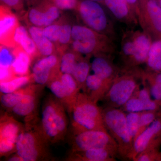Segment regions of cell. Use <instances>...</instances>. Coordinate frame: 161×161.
Here are the masks:
<instances>
[{"label": "cell", "mask_w": 161, "mask_h": 161, "mask_svg": "<svg viewBox=\"0 0 161 161\" xmlns=\"http://www.w3.org/2000/svg\"><path fill=\"white\" fill-rule=\"evenodd\" d=\"M66 112L64 105L53 95H50L44 100L41 120L37 125L50 145L65 140L69 128Z\"/></svg>", "instance_id": "1"}, {"label": "cell", "mask_w": 161, "mask_h": 161, "mask_svg": "<svg viewBox=\"0 0 161 161\" xmlns=\"http://www.w3.org/2000/svg\"><path fill=\"white\" fill-rule=\"evenodd\" d=\"M69 115L72 134L86 130L107 131L102 108L86 93H79Z\"/></svg>", "instance_id": "2"}, {"label": "cell", "mask_w": 161, "mask_h": 161, "mask_svg": "<svg viewBox=\"0 0 161 161\" xmlns=\"http://www.w3.org/2000/svg\"><path fill=\"white\" fill-rule=\"evenodd\" d=\"M102 112L106 129L118 146V158L131 160L133 142L127 127L125 112L111 108H103Z\"/></svg>", "instance_id": "3"}, {"label": "cell", "mask_w": 161, "mask_h": 161, "mask_svg": "<svg viewBox=\"0 0 161 161\" xmlns=\"http://www.w3.org/2000/svg\"><path fill=\"white\" fill-rule=\"evenodd\" d=\"M49 145L37 125L26 124L18 137L15 153L23 161H49L52 158Z\"/></svg>", "instance_id": "4"}, {"label": "cell", "mask_w": 161, "mask_h": 161, "mask_svg": "<svg viewBox=\"0 0 161 161\" xmlns=\"http://www.w3.org/2000/svg\"><path fill=\"white\" fill-rule=\"evenodd\" d=\"M108 36L101 34L86 26L73 25L72 49L79 55L105 54L113 47Z\"/></svg>", "instance_id": "5"}, {"label": "cell", "mask_w": 161, "mask_h": 161, "mask_svg": "<svg viewBox=\"0 0 161 161\" xmlns=\"http://www.w3.org/2000/svg\"><path fill=\"white\" fill-rule=\"evenodd\" d=\"M134 72H126L119 75L113 81L109 89L102 100L103 108H120L138 90L136 74Z\"/></svg>", "instance_id": "6"}, {"label": "cell", "mask_w": 161, "mask_h": 161, "mask_svg": "<svg viewBox=\"0 0 161 161\" xmlns=\"http://www.w3.org/2000/svg\"><path fill=\"white\" fill-rule=\"evenodd\" d=\"M70 145V152L102 148L115 151L118 155L117 144L108 131L86 130L72 134Z\"/></svg>", "instance_id": "7"}, {"label": "cell", "mask_w": 161, "mask_h": 161, "mask_svg": "<svg viewBox=\"0 0 161 161\" xmlns=\"http://www.w3.org/2000/svg\"><path fill=\"white\" fill-rule=\"evenodd\" d=\"M76 10L86 26L108 36L111 31L109 21L98 2L80 0Z\"/></svg>", "instance_id": "8"}, {"label": "cell", "mask_w": 161, "mask_h": 161, "mask_svg": "<svg viewBox=\"0 0 161 161\" xmlns=\"http://www.w3.org/2000/svg\"><path fill=\"white\" fill-rule=\"evenodd\" d=\"M25 125L13 115L5 113L0 119V155L7 157L15 153L16 145L19 136Z\"/></svg>", "instance_id": "9"}, {"label": "cell", "mask_w": 161, "mask_h": 161, "mask_svg": "<svg viewBox=\"0 0 161 161\" xmlns=\"http://www.w3.org/2000/svg\"><path fill=\"white\" fill-rule=\"evenodd\" d=\"M61 12L48 0H38L26 12V19L30 26L43 28L59 20Z\"/></svg>", "instance_id": "10"}, {"label": "cell", "mask_w": 161, "mask_h": 161, "mask_svg": "<svg viewBox=\"0 0 161 161\" xmlns=\"http://www.w3.org/2000/svg\"><path fill=\"white\" fill-rule=\"evenodd\" d=\"M161 146V116L155 119L134 141L131 160L141 153L160 150Z\"/></svg>", "instance_id": "11"}, {"label": "cell", "mask_w": 161, "mask_h": 161, "mask_svg": "<svg viewBox=\"0 0 161 161\" xmlns=\"http://www.w3.org/2000/svg\"><path fill=\"white\" fill-rule=\"evenodd\" d=\"M42 86L36 84L29 85L28 91L9 112L15 116L24 118L26 124L29 123L37 108Z\"/></svg>", "instance_id": "12"}, {"label": "cell", "mask_w": 161, "mask_h": 161, "mask_svg": "<svg viewBox=\"0 0 161 161\" xmlns=\"http://www.w3.org/2000/svg\"><path fill=\"white\" fill-rule=\"evenodd\" d=\"M0 40L1 45L14 47L13 36L19 23L16 14L9 8L1 5Z\"/></svg>", "instance_id": "13"}, {"label": "cell", "mask_w": 161, "mask_h": 161, "mask_svg": "<svg viewBox=\"0 0 161 161\" xmlns=\"http://www.w3.org/2000/svg\"><path fill=\"white\" fill-rule=\"evenodd\" d=\"M60 60L53 53L37 60L33 66L31 75L35 83L39 85L47 84L52 79V71L59 69Z\"/></svg>", "instance_id": "14"}, {"label": "cell", "mask_w": 161, "mask_h": 161, "mask_svg": "<svg viewBox=\"0 0 161 161\" xmlns=\"http://www.w3.org/2000/svg\"><path fill=\"white\" fill-rule=\"evenodd\" d=\"M91 69L109 86L119 75L120 70L114 65L105 54L95 55L91 63Z\"/></svg>", "instance_id": "15"}, {"label": "cell", "mask_w": 161, "mask_h": 161, "mask_svg": "<svg viewBox=\"0 0 161 161\" xmlns=\"http://www.w3.org/2000/svg\"><path fill=\"white\" fill-rule=\"evenodd\" d=\"M118 153L105 148H93L84 151L70 152L65 159L69 161H115Z\"/></svg>", "instance_id": "16"}, {"label": "cell", "mask_w": 161, "mask_h": 161, "mask_svg": "<svg viewBox=\"0 0 161 161\" xmlns=\"http://www.w3.org/2000/svg\"><path fill=\"white\" fill-rule=\"evenodd\" d=\"M134 55L130 67L147 62L152 42L149 36L145 33H137L133 37Z\"/></svg>", "instance_id": "17"}, {"label": "cell", "mask_w": 161, "mask_h": 161, "mask_svg": "<svg viewBox=\"0 0 161 161\" xmlns=\"http://www.w3.org/2000/svg\"><path fill=\"white\" fill-rule=\"evenodd\" d=\"M14 42L16 46H19L31 58L39 54L37 48L34 40L30 35L28 29L23 25L19 24L13 36Z\"/></svg>", "instance_id": "18"}, {"label": "cell", "mask_w": 161, "mask_h": 161, "mask_svg": "<svg viewBox=\"0 0 161 161\" xmlns=\"http://www.w3.org/2000/svg\"><path fill=\"white\" fill-rule=\"evenodd\" d=\"M28 30L40 55L46 57L54 53L55 45L43 35V28L29 26Z\"/></svg>", "instance_id": "19"}, {"label": "cell", "mask_w": 161, "mask_h": 161, "mask_svg": "<svg viewBox=\"0 0 161 161\" xmlns=\"http://www.w3.org/2000/svg\"><path fill=\"white\" fill-rule=\"evenodd\" d=\"M86 85V93L96 103L102 100L110 87L103 80L94 74H89L87 78Z\"/></svg>", "instance_id": "20"}, {"label": "cell", "mask_w": 161, "mask_h": 161, "mask_svg": "<svg viewBox=\"0 0 161 161\" xmlns=\"http://www.w3.org/2000/svg\"><path fill=\"white\" fill-rule=\"evenodd\" d=\"M14 59L11 66V69L16 76H22L29 75L30 66L31 58L19 46L14 47Z\"/></svg>", "instance_id": "21"}, {"label": "cell", "mask_w": 161, "mask_h": 161, "mask_svg": "<svg viewBox=\"0 0 161 161\" xmlns=\"http://www.w3.org/2000/svg\"><path fill=\"white\" fill-rule=\"evenodd\" d=\"M147 19L150 28L158 39L161 38V7L156 0H148L146 4Z\"/></svg>", "instance_id": "22"}, {"label": "cell", "mask_w": 161, "mask_h": 161, "mask_svg": "<svg viewBox=\"0 0 161 161\" xmlns=\"http://www.w3.org/2000/svg\"><path fill=\"white\" fill-rule=\"evenodd\" d=\"M106 6L117 19L127 22L131 19V9L126 0H104Z\"/></svg>", "instance_id": "23"}, {"label": "cell", "mask_w": 161, "mask_h": 161, "mask_svg": "<svg viewBox=\"0 0 161 161\" xmlns=\"http://www.w3.org/2000/svg\"><path fill=\"white\" fill-rule=\"evenodd\" d=\"M59 77L63 84L68 99L69 108L68 113L69 114L71 111L72 108L76 101L78 94L80 92V90L76 80L71 75L60 74L59 75Z\"/></svg>", "instance_id": "24"}, {"label": "cell", "mask_w": 161, "mask_h": 161, "mask_svg": "<svg viewBox=\"0 0 161 161\" xmlns=\"http://www.w3.org/2000/svg\"><path fill=\"white\" fill-rule=\"evenodd\" d=\"M91 69V63L85 59H80L77 62L72 74L78 86L84 93H86V82Z\"/></svg>", "instance_id": "25"}, {"label": "cell", "mask_w": 161, "mask_h": 161, "mask_svg": "<svg viewBox=\"0 0 161 161\" xmlns=\"http://www.w3.org/2000/svg\"><path fill=\"white\" fill-rule=\"evenodd\" d=\"M142 78L143 80L148 81V89L153 99L161 104V72L142 73Z\"/></svg>", "instance_id": "26"}, {"label": "cell", "mask_w": 161, "mask_h": 161, "mask_svg": "<svg viewBox=\"0 0 161 161\" xmlns=\"http://www.w3.org/2000/svg\"><path fill=\"white\" fill-rule=\"evenodd\" d=\"M146 63L150 71L161 72V38L152 43Z\"/></svg>", "instance_id": "27"}, {"label": "cell", "mask_w": 161, "mask_h": 161, "mask_svg": "<svg viewBox=\"0 0 161 161\" xmlns=\"http://www.w3.org/2000/svg\"><path fill=\"white\" fill-rule=\"evenodd\" d=\"M32 79L31 75L17 76L8 81H3L0 83L1 94H7L16 92L24 87Z\"/></svg>", "instance_id": "28"}, {"label": "cell", "mask_w": 161, "mask_h": 161, "mask_svg": "<svg viewBox=\"0 0 161 161\" xmlns=\"http://www.w3.org/2000/svg\"><path fill=\"white\" fill-rule=\"evenodd\" d=\"M72 51H66L62 53L59 62V71L60 74L72 75L75 67L78 60V54L72 50Z\"/></svg>", "instance_id": "29"}, {"label": "cell", "mask_w": 161, "mask_h": 161, "mask_svg": "<svg viewBox=\"0 0 161 161\" xmlns=\"http://www.w3.org/2000/svg\"><path fill=\"white\" fill-rule=\"evenodd\" d=\"M29 86L7 94H1L0 101L1 106L7 111H10L21 100L29 89Z\"/></svg>", "instance_id": "30"}, {"label": "cell", "mask_w": 161, "mask_h": 161, "mask_svg": "<svg viewBox=\"0 0 161 161\" xmlns=\"http://www.w3.org/2000/svg\"><path fill=\"white\" fill-rule=\"evenodd\" d=\"M47 84L52 92V95H53L63 104L68 112L69 108V100L64 87L59 76L53 78Z\"/></svg>", "instance_id": "31"}, {"label": "cell", "mask_w": 161, "mask_h": 161, "mask_svg": "<svg viewBox=\"0 0 161 161\" xmlns=\"http://www.w3.org/2000/svg\"><path fill=\"white\" fill-rule=\"evenodd\" d=\"M134 95L138 97L145 107V111H159L161 110V104L150 97L149 89L146 86L140 90H138Z\"/></svg>", "instance_id": "32"}, {"label": "cell", "mask_w": 161, "mask_h": 161, "mask_svg": "<svg viewBox=\"0 0 161 161\" xmlns=\"http://www.w3.org/2000/svg\"><path fill=\"white\" fill-rule=\"evenodd\" d=\"M160 116L161 110L144 111L140 112L138 132L136 138L148 128L155 119Z\"/></svg>", "instance_id": "33"}, {"label": "cell", "mask_w": 161, "mask_h": 161, "mask_svg": "<svg viewBox=\"0 0 161 161\" xmlns=\"http://www.w3.org/2000/svg\"><path fill=\"white\" fill-rule=\"evenodd\" d=\"M73 25L65 21H61V26L59 40L57 46L60 50L63 51L64 47H66L70 44L72 40V31Z\"/></svg>", "instance_id": "34"}, {"label": "cell", "mask_w": 161, "mask_h": 161, "mask_svg": "<svg viewBox=\"0 0 161 161\" xmlns=\"http://www.w3.org/2000/svg\"><path fill=\"white\" fill-rule=\"evenodd\" d=\"M125 113L127 127L134 144L138 132L140 112Z\"/></svg>", "instance_id": "35"}, {"label": "cell", "mask_w": 161, "mask_h": 161, "mask_svg": "<svg viewBox=\"0 0 161 161\" xmlns=\"http://www.w3.org/2000/svg\"><path fill=\"white\" fill-rule=\"evenodd\" d=\"M14 47L1 45L0 50V66L4 68H10L14 59Z\"/></svg>", "instance_id": "36"}, {"label": "cell", "mask_w": 161, "mask_h": 161, "mask_svg": "<svg viewBox=\"0 0 161 161\" xmlns=\"http://www.w3.org/2000/svg\"><path fill=\"white\" fill-rule=\"evenodd\" d=\"M58 22V20L49 26L43 28V35L56 46L59 40L61 26V21L60 20L59 22Z\"/></svg>", "instance_id": "37"}, {"label": "cell", "mask_w": 161, "mask_h": 161, "mask_svg": "<svg viewBox=\"0 0 161 161\" xmlns=\"http://www.w3.org/2000/svg\"><path fill=\"white\" fill-rule=\"evenodd\" d=\"M120 109L125 113L139 112L145 111L143 103L135 95H133L127 101V102Z\"/></svg>", "instance_id": "38"}, {"label": "cell", "mask_w": 161, "mask_h": 161, "mask_svg": "<svg viewBox=\"0 0 161 161\" xmlns=\"http://www.w3.org/2000/svg\"><path fill=\"white\" fill-rule=\"evenodd\" d=\"M161 161V152L159 150L144 151L139 153L133 161Z\"/></svg>", "instance_id": "39"}, {"label": "cell", "mask_w": 161, "mask_h": 161, "mask_svg": "<svg viewBox=\"0 0 161 161\" xmlns=\"http://www.w3.org/2000/svg\"><path fill=\"white\" fill-rule=\"evenodd\" d=\"M80 0H53L54 4L61 11L76 10Z\"/></svg>", "instance_id": "40"}, {"label": "cell", "mask_w": 161, "mask_h": 161, "mask_svg": "<svg viewBox=\"0 0 161 161\" xmlns=\"http://www.w3.org/2000/svg\"><path fill=\"white\" fill-rule=\"evenodd\" d=\"M1 5L9 8L18 13L23 12L25 7V3L23 0H0Z\"/></svg>", "instance_id": "41"}, {"label": "cell", "mask_w": 161, "mask_h": 161, "mask_svg": "<svg viewBox=\"0 0 161 161\" xmlns=\"http://www.w3.org/2000/svg\"><path fill=\"white\" fill-rule=\"evenodd\" d=\"M7 161H23V159L21 158L20 156H19L16 153H15L14 154H13L9 156V157H7Z\"/></svg>", "instance_id": "42"}, {"label": "cell", "mask_w": 161, "mask_h": 161, "mask_svg": "<svg viewBox=\"0 0 161 161\" xmlns=\"http://www.w3.org/2000/svg\"><path fill=\"white\" fill-rule=\"evenodd\" d=\"M126 1L127 2V3L129 4V6H130V8L131 7H133L135 8L137 6V4L138 3V0H126Z\"/></svg>", "instance_id": "43"}, {"label": "cell", "mask_w": 161, "mask_h": 161, "mask_svg": "<svg viewBox=\"0 0 161 161\" xmlns=\"http://www.w3.org/2000/svg\"><path fill=\"white\" fill-rule=\"evenodd\" d=\"M23 1H24L26 6L30 7L32 5H34L38 0H23Z\"/></svg>", "instance_id": "44"}, {"label": "cell", "mask_w": 161, "mask_h": 161, "mask_svg": "<svg viewBox=\"0 0 161 161\" xmlns=\"http://www.w3.org/2000/svg\"><path fill=\"white\" fill-rule=\"evenodd\" d=\"M91 1H95V2H98L99 3L100 2H103L104 0H91Z\"/></svg>", "instance_id": "45"}, {"label": "cell", "mask_w": 161, "mask_h": 161, "mask_svg": "<svg viewBox=\"0 0 161 161\" xmlns=\"http://www.w3.org/2000/svg\"><path fill=\"white\" fill-rule=\"evenodd\" d=\"M159 5L161 6V0H159Z\"/></svg>", "instance_id": "46"}]
</instances>
